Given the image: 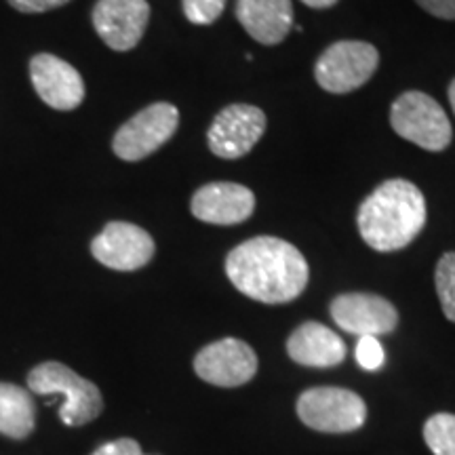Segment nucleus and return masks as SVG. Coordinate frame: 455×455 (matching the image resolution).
<instances>
[{
	"label": "nucleus",
	"instance_id": "f257e3e1",
	"mask_svg": "<svg viewBox=\"0 0 455 455\" xmlns=\"http://www.w3.org/2000/svg\"><path fill=\"white\" fill-rule=\"evenodd\" d=\"M226 275L247 298L261 304H287L304 293L310 268L291 243L255 236L228 253Z\"/></svg>",
	"mask_w": 455,
	"mask_h": 455
},
{
	"label": "nucleus",
	"instance_id": "f03ea898",
	"mask_svg": "<svg viewBox=\"0 0 455 455\" xmlns=\"http://www.w3.org/2000/svg\"><path fill=\"white\" fill-rule=\"evenodd\" d=\"M428 212L418 186L388 180L363 201L356 213L358 232L373 251L390 253L409 247L424 230Z\"/></svg>",
	"mask_w": 455,
	"mask_h": 455
},
{
	"label": "nucleus",
	"instance_id": "7ed1b4c3",
	"mask_svg": "<svg viewBox=\"0 0 455 455\" xmlns=\"http://www.w3.org/2000/svg\"><path fill=\"white\" fill-rule=\"evenodd\" d=\"M28 386L34 395H61L60 418L66 426H84L104 411V398L98 386L74 373L61 363L49 361L34 367L28 375Z\"/></svg>",
	"mask_w": 455,
	"mask_h": 455
},
{
	"label": "nucleus",
	"instance_id": "20e7f679",
	"mask_svg": "<svg viewBox=\"0 0 455 455\" xmlns=\"http://www.w3.org/2000/svg\"><path fill=\"white\" fill-rule=\"evenodd\" d=\"M390 124L403 140L428 152H443L453 140L447 112L422 91H407L398 95L390 108Z\"/></svg>",
	"mask_w": 455,
	"mask_h": 455
},
{
	"label": "nucleus",
	"instance_id": "39448f33",
	"mask_svg": "<svg viewBox=\"0 0 455 455\" xmlns=\"http://www.w3.org/2000/svg\"><path fill=\"white\" fill-rule=\"evenodd\" d=\"M298 415L308 428L329 435L355 432L365 424L367 405L356 392L335 386H318L301 392Z\"/></svg>",
	"mask_w": 455,
	"mask_h": 455
},
{
	"label": "nucleus",
	"instance_id": "423d86ee",
	"mask_svg": "<svg viewBox=\"0 0 455 455\" xmlns=\"http://www.w3.org/2000/svg\"><path fill=\"white\" fill-rule=\"evenodd\" d=\"M379 66V53L371 43L338 41L323 51L315 66L321 89L344 95L369 83Z\"/></svg>",
	"mask_w": 455,
	"mask_h": 455
},
{
	"label": "nucleus",
	"instance_id": "0eeeda50",
	"mask_svg": "<svg viewBox=\"0 0 455 455\" xmlns=\"http://www.w3.org/2000/svg\"><path fill=\"white\" fill-rule=\"evenodd\" d=\"M178 124L180 112L173 104L158 101L148 106L116 131L112 141L114 155L127 163H138L167 144Z\"/></svg>",
	"mask_w": 455,
	"mask_h": 455
},
{
	"label": "nucleus",
	"instance_id": "6e6552de",
	"mask_svg": "<svg viewBox=\"0 0 455 455\" xmlns=\"http://www.w3.org/2000/svg\"><path fill=\"white\" fill-rule=\"evenodd\" d=\"M266 131V114L249 104H232L213 118L207 141L215 156L236 161L258 146Z\"/></svg>",
	"mask_w": 455,
	"mask_h": 455
},
{
	"label": "nucleus",
	"instance_id": "1a4fd4ad",
	"mask_svg": "<svg viewBox=\"0 0 455 455\" xmlns=\"http://www.w3.org/2000/svg\"><path fill=\"white\" fill-rule=\"evenodd\" d=\"M195 371L207 384L236 388L251 382L258 373V355L247 341L224 338L204 346L195 358Z\"/></svg>",
	"mask_w": 455,
	"mask_h": 455
},
{
	"label": "nucleus",
	"instance_id": "9d476101",
	"mask_svg": "<svg viewBox=\"0 0 455 455\" xmlns=\"http://www.w3.org/2000/svg\"><path fill=\"white\" fill-rule=\"evenodd\" d=\"M155 238L129 221H110L91 243V253L100 264L121 272L144 268L155 258Z\"/></svg>",
	"mask_w": 455,
	"mask_h": 455
},
{
	"label": "nucleus",
	"instance_id": "9b49d317",
	"mask_svg": "<svg viewBox=\"0 0 455 455\" xmlns=\"http://www.w3.org/2000/svg\"><path fill=\"white\" fill-rule=\"evenodd\" d=\"M331 318L341 331L358 335H386L398 325V312L388 299L375 293H344L329 306Z\"/></svg>",
	"mask_w": 455,
	"mask_h": 455
},
{
	"label": "nucleus",
	"instance_id": "f8f14e48",
	"mask_svg": "<svg viewBox=\"0 0 455 455\" xmlns=\"http://www.w3.org/2000/svg\"><path fill=\"white\" fill-rule=\"evenodd\" d=\"M150 21L148 0H98L93 7L95 32L114 51L138 47Z\"/></svg>",
	"mask_w": 455,
	"mask_h": 455
},
{
	"label": "nucleus",
	"instance_id": "ddd939ff",
	"mask_svg": "<svg viewBox=\"0 0 455 455\" xmlns=\"http://www.w3.org/2000/svg\"><path fill=\"white\" fill-rule=\"evenodd\" d=\"M192 215L204 224L236 226L255 212V196L247 186L235 181H212L198 188L190 203Z\"/></svg>",
	"mask_w": 455,
	"mask_h": 455
},
{
	"label": "nucleus",
	"instance_id": "4468645a",
	"mask_svg": "<svg viewBox=\"0 0 455 455\" xmlns=\"http://www.w3.org/2000/svg\"><path fill=\"white\" fill-rule=\"evenodd\" d=\"M30 78L44 104L68 112L83 104L84 83L74 66L51 53L32 57Z\"/></svg>",
	"mask_w": 455,
	"mask_h": 455
},
{
	"label": "nucleus",
	"instance_id": "2eb2a0df",
	"mask_svg": "<svg viewBox=\"0 0 455 455\" xmlns=\"http://www.w3.org/2000/svg\"><path fill=\"white\" fill-rule=\"evenodd\" d=\"M287 355L298 365L329 369L344 361L346 344L329 327L321 325L316 321H308L289 335Z\"/></svg>",
	"mask_w": 455,
	"mask_h": 455
},
{
	"label": "nucleus",
	"instance_id": "dca6fc26",
	"mask_svg": "<svg viewBox=\"0 0 455 455\" xmlns=\"http://www.w3.org/2000/svg\"><path fill=\"white\" fill-rule=\"evenodd\" d=\"M236 20L253 41L272 47L291 32V0H236Z\"/></svg>",
	"mask_w": 455,
	"mask_h": 455
},
{
	"label": "nucleus",
	"instance_id": "f3484780",
	"mask_svg": "<svg viewBox=\"0 0 455 455\" xmlns=\"http://www.w3.org/2000/svg\"><path fill=\"white\" fill-rule=\"evenodd\" d=\"M36 426V407L30 392L15 384H0V432L11 439H26Z\"/></svg>",
	"mask_w": 455,
	"mask_h": 455
},
{
	"label": "nucleus",
	"instance_id": "a211bd4d",
	"mask_svg": "<svg viewBox=\"0 0 455 455\" xmlns=\"http://www.w3.org/2000/svg\"><path fill=\"white\" fill-rule=\"evenodd\" d=\"M424 441L435 455H455V415L436 413L426 419Z\"/></svg>",
	"mask_w": 455,
	"mask_h": 455
},
{
	"label": "nucleus",
	"instance_id": "6ab92c4d",
	"mask_svg": "<svg viewBox=\"0 0 455 455\" xmlns=\"http://www.w3.org/2000/svg\"><path fill=\"white\" fill-rule=\"evenodd\" d=\"M435 284L443 315L455 323V251H449L439 259L435 272Z\"/></svg>",
	"mask_w": 455,
	"mask_h": 455
},
{
	"label": "nucleus",
	"instance_id": "aec40b11",
	"mask_svg": "<svg viewBox=\"0 0 455 455\" xmlns=\"http://www.w3.org/2000/svg\"><path fill=\"white\" fill-rule=\"evenodd\" d=\"M181 4H184V15L190 24L209 26L224 13L226 0H181Z\"/></svg>",
	"mask_w": 455,
	"mask_h": 455
},
{
	"label": "nucleus",
	"instance_id": "412c9836",
	"mask_svg": "<svg viewBox=\"0 0 455 455\" xmlns=\"http://www.w3.org/2000/svg\"><path fill=\"white\" fill-rule=\"evenodd\" d=\"M356 363L365 369V371H378V369H382L386 363V352L378 338H373V335H363V338H358Z\"/></svg>",
	"mask_w": 455,
	"mask_h": 455
},
{
	"label": "nucleus",
	"instance_id": "4be33fe9",
	"mask_svg": "<svg viewBox=\"0 0 455 455\" xmlns=\"http://www.w3.org/2000/svg\"><path fill=\"white\" fill-rule=\"evenodd\" d=\"M72 0H9V4L21 13H47V11L60 9Z\"/></svg>",
	"mask_w": 455,
	"mask_h": 455
},
{
	"label": "nucleus",
	"instance_id": "5701e85b",
	"mask_svg": "<svg viewBox=\"0 0 455 455\" xmlns=\"http://www.w3.org/2000/svg\"><path fill=\"white\" fill-rule=\"evenodd\" d=\"M93 455H146L141 451L140 443L133 439H118L112 443H106L100 449H95Z\"/></svg>",
	"mask_w": 455,
	"mask_h": 455
},
{
	"label": "nucleus",
	"instance_id": "b1692460",
	"mask_svg": "<svg viewBox=\"0 0 455 455\" xmlns=\"http://www.w3.org/2000/svg\"><path fill=\"white\" fill-rule=\"evenodd\" d=\"M426 13L441 17V20H455V0H415Z\"/></svg>",
	"mask_w": 455,
	"mask_h": 455
},
{
	"label": "nucleus",
	"instance_id": "393cba45",
	"mask_svg": "<svg viewBox=\"0 0 455 455\" xmlns=\"http://www.w3.org/2000/svg\"><path fill=\"white\" fill-rule=\"evenodd\" d=\"M304 4H308L310 9H329L333 4H338V0H301Z\"/></svg>",
	"mask_w": 455,
	"mask_h": 455
},
{
	"label": "nucleus",
	"instance_id": "a878e982",
	"mask_svg": "<svg viewBox=\"0 0 455 455\" xmlns=\"http://www.w3.org/2000/svg\"><path fill=\"white\" fill-rule=\"evenodd\" d=\"M449 104H451V110L455 114V78L451 81V84H449Z\"/></svg>",
	"mask_w": 455,
	"mask_h": 455
}]
</instances>
